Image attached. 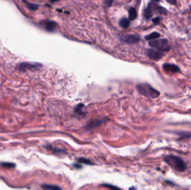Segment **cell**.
<instances>
[{"label":"cell","mask_w":191,"mask_h":190,"mask_svg":"<svg viewBox=\"0 0 191 190\" xmlns=\"http://www.w3.org/2000/svg\"><path fill=\"white\" fill-rule=\"evenodd\" d=\"M149 45L156 48L158 50L164 51H169L171 49V46L169 45L168 42L167 40L160 39L151 41L149 42Z\"/></svg>","instance_id":"3"},{"label":"cell","mask_w":191,"mask_h":190,"mask_svg":"<svg viewBox=\"0 0 191 190\" xmlns=\"http://www.w3.org/2000/svg\"><path fill=\"white\" fill-rule=\"evenodd\" d=\"M139 40H140V37L138 35H128L125 39V41L130 44H136L139 42Z\"/></svg>","instance_id":"9"},{"label":"cell","mask_w":191,"mask_h":190,"mask_svg":"<svg viewBox=\"0 0 191 190\" xmlns=\"http://www.w3.org/2000/svg\"><path fill=\"white\" fill-rule=\"evenodd\" d=\"M78 161L79 163H84V164H87V165H91L92 164L91 162L90 161L89 159H86V158H79L78 159Z\"/></svg>","instance_id":"17"},{"label":"cell","mask_w":191,"mask_h":190,"mask_svg":"<svg viewBox=\"0 0 191 190\" xmlns=\"http://www.w3.org/2000/svg\"><path fill=\"white\" fill-rule=\"evenodd\" d=\"M56 25L57 24L54 21H47L44 23V28L47 31H49V32H52V31H54L56 28Z\"/></svg>","instance_id":"8"},{"label":"cell","mask_w":191,"mask_h":190,"mask_svg":"<svg viewBox=\"0 0 191 190\" xmlns=\"http://www.w3.org/2000/svg\"><path fill=\"white\" fill-rule=\"evenodd\" d=\"M113 0H104V3L106 6L110 7L112 5Z\"/></svg>","instance_id":"19"},{"label":"cell","mask_w":191,"mask_h":190,"mask_svg":"<svg viewBox=\"0 0 191 190\" xmlns=\"http://www.w3.org/2000/svg\"><path fill=\"white\" fill-rule=\"evenodd\" d=\"M0 165L2 167L6 168H15L16 167V165L14 163H11V162H2L1 163Z\"/></svg>","instance_id":"12"},{"label":"cell","mask_w":191,"mask_h":190,"mask_svg":"<svg viewBox=\"0 0 191 190\" xmlns=\"http://www.w3.org/2000/svg\"><path fill=\"white\" fill-rule=\"evenodd\" d=\"M163 69L169 73H175L180 71V68L177 65L166 63L163 65Z\"/></svg>","instance_id":"7"},{"label":"cell","mask_w":191,"mask_h":190,"mask_svg":"<svg viewBox=\"0 0 191 190\" xmlns=\"http://www.w3.org/2000/svg\"><path fill=\"white\" fill-rule=\"evenodd\" d=\"M24 2L25 3L26 6H27V7H28L29 9L31 10H36L38 9V7H39L38 5H37V4L30 3V2H26V1H24Z\"/></svg>","instance_id":"15"},{"label":"cell","mask_w":191,"mask_h":190,"mask_svg":"<svg viewBox=\"0 0 191 190\" xmlns=\"http://www.w3.org/2000/svg\"><path fill=\"white\" fill-rule=\"evenodd\" d=\"M42 187L44 189H48V190H60L61 188L60 187H58L54 185H50V184H43L42 186Z\"/></svg>","instance_id":"16"},{"label":"cell","mask_w":191,"mask_h":190,"mask_svg":"<svg viewBox=\"0 0 191 190\" xmlns=\"http://www.w3.org/2000/svg\"><path fill=\"white\" fill-rule=\"evenodd\" d=\"M152 1H155V2H159L160 0H152Z\"/></svg>","instance_id":"24"},{"label":"cell","mask_w":191,"mask_h":190,"mask_svg":"<svg viewBox=\"0 0 191 190\" xmlns=\"http://www.w3.org/2000/svg\"><path fill=\"white\" fill-rule=\"evenodd\" d=\"M60 0H49V1L51 2V3H54V2H56L58 1H59Z\"/></svg>","instance_id":"23"},{"label":"cell","mask_w":191,"mask_h":190,"mask_svg":"<svg viewBox=\"0 0 191 190\" xmlns=\"http://www.w3.org/2000/svg\"><path fill=\"white\" fill-rule=\"evenodd\" d=\"M41 67H42V65L40 64L39 63H23L19 65L18 69L20 71H25L26 70H28L39 69Z\"/></svg>","instance_id":"5"},{"label":"cell","mask_w":191,"mask_h":190,"mask_svg":"<svg viewBox=\"0 0 191 190\" xmlns=\"http://www.w3.org/2000/svg\"><path fill=\"white\" fill-rule=\"evenodd\" d=\"M160 36V34H159L157 32H154L152 34L146 35V37H145V38L147 40H152L155 39H157L158 37H159Z\"/></svg>","instance_id":"11"},{"label":"cell","mask_w":191,"mask_h":190,"mask_svg":"<svg viewBox=\"0 0 191 190\" xmlns=\"http://www.w3.org/2000/svg\"><path fill=\"white\" fill-rule=\"evenodd\" d=\"M164 161L167 165L178 172H184L187 169V165L180 157L174 155H167L164 157Z\"/></svg>","instance_id":"1"},{"label":"cell","mask_w":191,"mask_h":190,"mask_svg":"<svg viewBox=\"0 0 191 190\" xmlns=\"http://www.w3.org/2000/svg\"><path fill=\"white\" fill-rule=\"evenodd\" d=\"M101 123V121L100 120H93L92 122H90V124H89V127H90V126H92V125H94L93 127H95V126H97V125H99Z\"/></svg>","instance_id":"18"},{"label":"cell","mask_w":191,"mask_h":190,"mask_svg":"<svg viewBox=\"0 0 191 190\" xmlns=\"http://www.w3.org/2000/svg\"><path fill=\"white\" fill-rule=\"evenodd\" d=\"M136 88L139 92L148 98H156L160 95V93L147 83L138 84Z\"/></svg>","instance_id":"2"},{"label":"cell","mask_w":191,"mask_h":190,"mask_svg":"<svg viewBox=\"0 0 191 190\" xmlns=\"http://www.w3.org/2000/svg\"><path fill=\"white\" fill-rule=\"evenodd\" d=\"M136 16H137V14H136V12L135 9L134 8L130 9L129 11V18L130 20H135Z\"/></svg>","instance_id":"13"},{"label":"cell","mask_w":191,"mask_h":190,"mask_svg":"<svg viewBox=\"0 0 191 190\" xmlns=\"http://www.w3.org/2000/svg\"><path fill=\"white\" fill-rule=\"evenodd\" d=\"M157 10L160 12L161 14H166L167 12V11L166 9L163 8L160 6H158L155 5L154 3H150L147 9H145L144 11V17L146 18V19H149L150 17H152L153 12Z\"/></svg>","instance_id":"4"},{"label":"cell","mask_w":191,"mask_h":190,"mask_svg":"<svg viewBox=\"0 0 191 190\" xmlns=\"http://www.w3.org/2000/svg\"><path fill=\"white\" fill-rule=\"evenodd\" d=\"M160 20V17H155V18H154V19H153L152 21H153V22L154 23V24H158V23H159Z\"/></svg>","instance_id":"21"},{"label":"cell","mask_w":191,"mask_h":190,"mask_svg":"<svg viewBox=\"0 0 191 190\" xmlns=\"http://www.w3.org/2000/svg\"><path fill=\"white\" fill-rule=\"evenodd\" d=\"M83 107H84V105L82 104H79L78 105H77L75 109V112L76 113L81 116L82 115L84 114V113L82 110Z\"/></svg>","instance_id":"14"},{"label":"cell","mask_w":191,"mask_h":190,"mask_svg":"<svg viewBox=\"0 0 191 190\" xmlns=\"http://www.w3.org/2000/svg\"><path fill=\"white\" fill-rule=\"evenodd\" d=\"M102 186H104V187H107V188H112V189H113V188H116V189H118V187H115V186H113V185H111V184H102Z\"/></svg>","instance_id":"20"},{"label":"cell","mask_w":191,"mask_h":190,"mask_svg":"<svg viewBox=\"0 0 191 190\" xmlns=\"http://www.w3.org/2000/svg\"><path fill=\"white\" fill-rule=\"evenodd\" d=\"M167 2L168 3L171 4V5H175L176 4V2H177V0H167Z\"/></svg>","instance_id":"22"},{"label":"cell","mask_w":191,"mask_h":190,"mask_svg":"<svg viewBox=\"0 0 191 190\" xmlns=\"http://www.w3.org/2000/svg\"><path fill=\"white\" fill-rule=\"evenodd\" d=\"M120 26L121 28H127L130 25V21L128 20L127 18H124L120 20L119 22Z\"/></svg>","instance_id":"10"},{"label":"cell","mask_w":191,"mask_h":190,"mask_svg":"<svg viewBox=\"0 0 191 190\" xmlns=\"http://www.w3.org/2000/svg\"><path fill=\"white\" fill-rule=\"evenodd\" d=\"M146 54L150 59L153 60H159L161 59L164 53L160 50H155V49H148L146 51Z\"/></svg>","instance_id":"6"}]
</instances>
